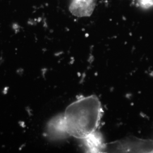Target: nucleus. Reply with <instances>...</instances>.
<instances>
[{
  "label": "nucleus",
  "instance_id": "obj_1",
  "mask_svg": "<svg viewBox=\"0 0 153 153\" xmlns=\"http://www.w3.org/2000/svg\"><path fill=\"white\" fill-rule=\"evenodd\" d=\"M103 112L97 96L78 99L66 108L63 115L66 134L81 140L87 138L97 131Z\"/></svg>",
  "mask_w": 153,
  "mask_h": 153
},
{
  "label": "nucleus",
  "instance_id": "obj_2",
  "mask_svg": "<svg viewBox=\"0 0 153 153\" xmlns=\"http://www.w3.org/2000/svg\"><path fill=\"white\" fill-rule=\"evenodd\" d=\"M94 5V0H73L70 10L76 16H88L93 11Z\"/></svg>",
  "mask_w": 153,
  "mask_h": 153
},
{
  "label": "nucleus",
  "instance_id": "obj_3",
  "mask_svg": "<svg viewBox=\"0 0 153 153\" xmlns=\"http://www.w3.org/2000/svg\"><path fill=\"white\" fill-rule=\"evenodd\" d=\"M96 133L95 131L88 137L83 139L86 142V146L90 149V150L95 152L99 151L104 147L100 136Z\"/></svg>",
  "mask_w": 153,
  "mask_h": 153
},
{
  "label": "nucleus",
  "instance_id": "obj_4",
  "mask_svg": "<svg viewBox=\"0 0 153 153\" xmlns=\"http://www.w3.org/2000/svg\"><path fill=\"white\" fill-rule=\"evenodd\" d=\"M138 4L143 8L149 9L153 6V0H137Z\"/></svg>",
  "mask_w": 153,
  "mask_h": 153
}]
</instances>
